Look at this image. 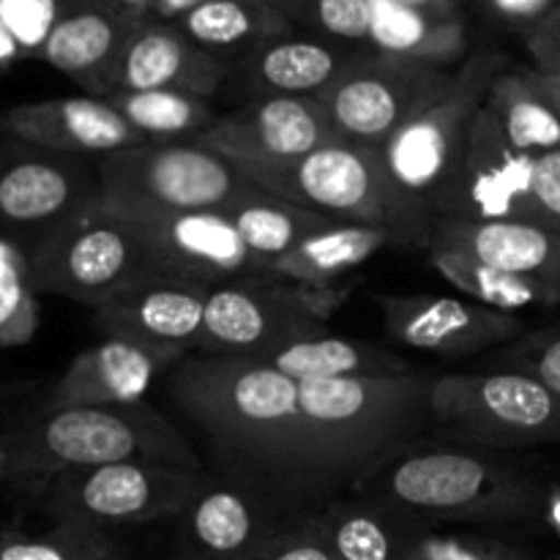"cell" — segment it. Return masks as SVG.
<instances>
[{
	"label": "cell",
	"instance_id": "13",
	"mask_svg": "<svg viewBox=\"0 0 560 560\" xmlns=\"http://www.w3.org/2000/svg\"><path fill=\"white\" fill-rule=\"evenodd\" d=\"M109 211L129 228L156 273L191 279L208 288L244 277H266L222 211Z\"/></svg>",
	"mask_w": 560,
	"mask_h": 560
},
{
	"label": "cell",
	"instance_id": "9",
	"mask_svg": "<svg viewBox=\"0 0 560 560\" xmlns=\"http://www.w3.org/2000/svg\"><path fill=\"white\" fill-rule=\"evenodd\" d=\"M206 479V470L135 459L55 476L27 495L52 523L109 530L118 525L178 520Z\"/></svg>",
	"mask_w": 560,
	"mask_h": 560
},
{
	"label": "cell",
	"instance_id": "6",
	"mask_svg": "<svg viewBox=\"0 0 560 560\" xmlns=\"http://www.w3.org/2000/svg\"><path fill=\"white\" fill-rule=\"evenodd\" d=\"M96 173L104 206L142 211H224L255 186L200 140H142L96 159Z\"/></svg>",
	"mask_w": 560,
	"mask_h": 560
},
{
	"label": "cell",
	"instance_id": "20",
	"mask_svg": "<svg viewBox=\"0 0 560 560\" xmlns=\"http://www.w3.org/2000/svg\"><path fill=\"white\" fill-rule=\"evenodd\" d=\"M279 523L249 492L224 479H206L178 517L167 560H249Z\"/></svg>",
	"mask_w": 560,
	"mask_h": 560
},
{
	"label": "cell",
	"instance_id": "12",
	"mask_svg": "<svg viewBox=\"0 0 560 560\" xmlns=\"http://www.w3.org/2000/svg\"><path fill=\"white\" fill-rule=\"evenodd\" d=\"M452 74L377 52H361L328 91L317 96L337 137L381 148L427 102L448 85Z\"/></svg>",
	"mask_w": 560,
	"mask_h": 560
},
{
	"label": "cell",
	"instance_id": "15",
	"mask_svg": "<svg viewBox=\"0 0 560 560\" xmlns=\"http://www.w3.org/2000/svg\"><path fill=\"white\" fill-rule=\"evenodd\" d=\"M331 140L337 131L323 104L310 96L249 98L219 115L200 137L238 170L295 162Z\"/></svg>",
	"mask_w": 560,
	"mask_h": 560
},
{
	"label": "cell",
	"instance_id": "14",
	"mask_svg": "<svg viewBox=\"0 0 560 560\" xmlns=\"http://www.w3.org/2000/svg\"><path fill=\"white\" fill-rule=\"evenodd\" d=\"M534 162L509 142L495 115L481 107L470 120L457 175L435 219L545 224L534 200Z\"/></svg>",
	"mask_w": 560,
	"mask_h": 560
},
{
	"label": "cell",
	"instance_id": "18",
	"mask_svg": "<svg viewBox=\"0 0 560 560\" xmlns=\"http://www.w3.org/2000/svg\"><path fill=\"white\" fill-rule=\"evenodd\" d=\"M184 355L153 350L131 339L104 337L74 355L49 388L42 408H124L140 405L159 377L170 375Z\"/></svg>",
	"mask_w": 560,
	"mask_h": 560
},
{
	"label": "cell",
	"instance_id": "45",
	"mask_svg": "<svg viewBox=\"0 0 560 560\" xmlns=\"http://www.w3.org/2000/svg\"><path fill=\"white\" fill-rule=\"evenodd\" d=\"M104 3L113 5L115 11L129 16V20L137 22V25H145V22H151L153 3H156V0H104Z\"/></svg>",
	"mask_w": 560,
	"mask_h": 560
},
{
	"label": "cell",
	"instance_id": "10",
	"mask_svg": "<svg viewBox=\"0 0 560 560\" xmlns=\"http://www.w3.org/2000/svg\"><path fill=\"white\" fill-rule=\"evenodd\" d=\"M27 271L36 295H58L88 310L156 273L129 228L102 200L33 244Z\"/></svg>",
	"mask_w": 560,
	"mask_h": 560
},
{
	"label": "cell",
	"instance_id": "33",
	"mask_svg": "<svg viewBox=\"0 0 560 560\" xmlns=\"http://www.w3.org/2000/svg\"><path fill=\"white\" fill-rule=\"evenodd\" d=\"M109 104L129 120L142 140H200L219 118L211 98L178 91H120Z\"/></svg>",
	"mask_w": 560,
	"mask_h": 560
},
{
	"label": "cell",
	"instance_id": "2",
	"mask_svg": "<svg viewBox=\"0 0 560 560\" xmlns=\"http://www.w3.org/2000/svg\"><path fill=\"white\" fill-rule=\"evenodd\" d=\"M135 459L206 470L184 432L145 402L38 408L0 430V481L25 492L71 470Z\"/></svg>",
	"mask_w": 560,
	"mask_h": 560
},
{
	"label": "cell",
	"instance_id": "23",
	"mask_svg": "<svg viewBox=\"0 0 560 560\" xmlns=\"http://www.w3.org/2000/svg\"><path fill=\"white\" fill-rule=\"evenodd\" d=\"M427 246H446L520 273L560 295V230L534 222H476L441 217L432 222Z\"/></svg>",
	"mask_w": 560,
	"mask_h": 560
},
{
	"label": "cell",
	"instance_id": "37",
	"mask_svg": "<svg viewBox=\"0 0 560 560\" xmlns=\"http://www.w3.org/2000/svg\"><path fill=\"white\" fill-rule=\"evenodd\" d=\"M74 0H0V22L11 31L25 58H42L47 38Z\"/></svg>",
	"mask_w": 560,
	"mask_h": 560
},
{
	"label": "cell",
	"instance_id": "17",
	"mask_svg": "<svg viewBox=\"0 0 560 560\" xmlns=\"http://www.w3.org/2000/svg\"><path fill=\"white\" fill-rule=\"evenodd\" d=\"M208 293V284L170 273H151L107 304L91 310L93 326L104 337L131 339L145 348L167 350L186 359L200 342Z\"/></svg>",
	"mask_w": 560,
	"mask_h": 560
},
{
	"label": "cell",
	"instance_id": "38",
	"mask_svg": "<svg viewBox=\"0 0 560 560\" xmlns=\"http://www.w3.org/2000/svg\"><path fill=\"white\" fill-rule=\"evenodd\" d=\"M405 560H530L523 550L498 539L463 534H435L424 528L408 547Z\"/></svg>",
	"mask_w": 560,
	"mask_h": 560
},
{
	"label": "cell",
	"instance_id": "34",
	"mask_svg": "<svg viewBox=\"0 0 560 560\" xmlns=\"http://www.w3.org/2000/svg\"><path fill=\"white\" fill-rule=\"evenodd\" d=\"M120 550L109 530L77 523H52L44 534L0 536V560H107Z\"/></svg>",
	"mask_w": 560,
	"mask_h": 560
},
{
	"label": "cell",
	"instance_id": "30",
	"mask_svg": "<svg viewBox=\"0 0 560 560\" xmlns=\"http://www.w3.org/2000/svg\"><path fill=\"white\" fill-rule=\"evenodd\" d=\"M222 213L233 222V228L244 238L246 249L252 252V257L260 262L266 273L271 271L273 262L290 255L301 241H306L328 224H337L334 219L268 195L257 184L244 197L230 202Z\"/></svg>",
	"mask_w": 560,
	"mask_h": 560
},
{
	"label": "cell",
	"instance_id": "31",
	"mask_svg": "<svg viewBox=\"0 0 560 560\" xmlns=\"http://www.w3.org/2000/svg\"><path fill=\"white\" fill-rule=\"evenodd\" d=\"M485 107L525 156L539 159L560 151V115L536 88L530 71H501L487 93Z\"/></svg>",
	"mask_w": 560,
	"mask_h": 560
},
{
	"label": "cell",
	"instance_id": "4",
	"mask_svg": "<svg viewBox=\"0 0 560 560\" xmlns=\"http://www.w3.org/2000/svg\"><path fill=\"white\" fill-rule=\"evenodd\" d=\"M241 173L268 195L334 222L386 228L405 244L430 241L432 219L397 189L381 148L337 137L295 162Z\"/></svg>",
	"mask_w": 560,
	"mask_h": 560
},
{
	"label": "cell",
	"instance_id": "25",
	"mask_svg": "<svg viewBox=\"0 0 560 560\" xmlns=\"http://www.w3.org/2000/svg\"><path fill=\"white\" fill-rule=\"evenodd\" d=\"M249 361L268 366L290 381H353V377H394L410 375L413 364L394 350L364 339L312 334L277 345Z\"/></svg>",
	"mask_w": 560,
	"mask_h": 560
},
{
	"label": "cell",
	"instance_id": "22",
	"mask_svg": "<svg viewBox=\"0 0 560 560\" xmlns=\"http://www.w3.org/2000/svg\"><path fill=\"white\" fill-rule=\"evenodd\" d=\"M233 74V66L197 47L178 25L145 22L131 33L120 58V91H178L211 98Z\"/></svg>",
	"mask_w": 560,
	"mask_h": 560
},
{
	"label": "cell",
	"instance_id": "47",
	"mask_svg": "<svg viewBox=\"0 0 560 560\" xmlns=\"http://www.w3.org/2000/svg\"><path fill=\"white\" fill-rule=\"evenodd\" d=\"M530 77H534L536 88H539L541 93H545L547 102L552 104V109L560 115V77H550V74H541V71H530Z\"/></svg>",
	"mask_w": 560,
	"mask_h": 560
},
{
	"label": "cell",
	"instance_id": "26",
	"mask_svg": "<svg viewBox=\"0 0 560 560\" xmlns=\"http://www.w3.org/2000/svg\"><path fill=\"white\" fill-rule=\"evenodd\" d=\"M310 517L339 560H405L410 541L427 528L386 503L353 492Z\"/></svg>",
	"mask_w": 560,
	"mask_h": 560
},
{
	"label": "cell",
	"instance_id": "44",
	"mask_svg": "<svg viewBox=\"0 0 560 560\" xmlns=\"http://www.w3.org/2000/svg\"><path fill=\"white\" fill-rule=\"evenodd\" d=\"M200 3H206V0H156L153 3L151 22H170V25H175L180 16H186Z\"/></svg>",
	"mask_w": 560,
	"mask_h": 560
},
{
	"label": "cell",
	"instance_id": "32",
	"mask_svg": "<svg viewBox=\"0 0 560 560\" xmlns=\"http://www.w3.org/2000/svg\"><path fill=\"white\" fill-rule=\"evenodd\" d=\"M430 262L448 284L459 290L465 299L492 306L501 312L528 310V306H560L556 290L545 288L520 273L503 271L485 260L465 255V252L446 249V246H430Z\"/></svg>",
	"mask_w": 560,
	"mask_h": 560
},
{
	"label": "cell",
	"instance_id": "40",
	"mask_svg": "<svg viewBox=\"0 0 560 560\" xmlns=\"http://www.w3.org/2000/svg\"><path fill=\"white\" fill-rule=\"evenodd\" d=\"M501 370L536 377L560 397V331H539L514 342L501 355Z\"/></svg>",
	"mask_w": 560,
	"mask_h": 560
},
{
	"label": "cell",
	"instance_id": "11",
	"mask_svg": "<svg viewBox=\"0 0 560 560\" xmlns=\"http://www.w3.org/2000/svg\"><path fill=\"white\" fill-rule=\"evenodd\" d=\"M102 200L96 162L5 135L0 140V238L33 244Z\"/></svg>",
	"mask_w": 560,
	"mask_h": 560
},
{
	"label": "cell",
	"instance_id": "7",
	"mask_svg": "<svg viewBox=\"0 0 560 560\" xmlns=\"http://www.w3.org/2000/svg\"><path fill=\"white\" fill-rule=\"evenodd\" d=\"M350 284H299L279 277H244L211 288L197 355L252 359L277 345L328 331Z\"/></svg>",
	"mask_w": 560,
	"mask_h": 560
},
{
	"label": "cell",
	"instance_id": "41",
	"mask_svg": "<svg viewBox=\"0 0 560 560\" xmlns=\"http://www.w3.org/2000/svg\"><path fill=\"white\" fill-rule=\"evenodd\" d=\"M525 44H528L536 71L560 77V5L530 25V31L525 33Z\"/></svg>",
	"mask_w": 560,
	"mask_h": 560
},
{
	"label": "cell",
	"instance_id": "16",
	"mask_svg": "<svg viewBox=\"0 0 560 560\" xmlns=\"http://www.w3.org/2000/svg\"><path fill=\"white\" fill-rule=\"evenodd\" d=\"M375 301L388 339L443 359L485 353L523 334V320L517 315L492 310L465 295L377 293Z\"/></svg>",
	"mask_w": 560,
	"mask_h": 560
},
{
	"label": "cell",
	"instance_id": "19",
	"mask_svg": "<svg viewBox=\"0 0 560 560\" xmlns=\"http://www.w3.org/2000/svg\"><path fill=\"white\" fill-rule=\"evenodd\" d=\"M0 126L16 140L88 159H102L142 142L129 120L109 104V98L88 93L16 104L0 115Z\"/></svg>",
	"mask_w": 560,
	"mask_h": 560
},
{
	"label": "cell",
	"instance_id": "36",
	"mask_svg": "<svg viewBox=\"0 0 560 560\" xmlns=\"http://www.w3.org/2000/svg\"><path fill=\"white\" fill-rule=\"evenodd\" d=\"M290 25H304L326 42L370 44V0H262Z\"/></svg>",
	"mask_w": 560,
	"mask_h": 560
},
{
	"label": "cell",
	"instance_id": "48",
	"mask_svg": "<svg viewBox=\"0 0 560 560\" xmlns=\"http://www.w3.org/2000/svg\"><path fill=\"white\" fill-rule=\"evenodd\" d=\"M399 3L416 5V9H424V11H443V14H448L446 0H399Z\"/></svg>",
	"mask_w": 560,
	"mask_h": 560
},
{
	"label": "cell",
	"instance_id": "43",
	"mask_svg": "<svg viewBox=\"0 0 560 560\" xmlns=\"http://www.w3.org/2000/svg\"><path fill=\"white\" fill-rule=\"evenodd\" d=\"M492 9L514 22H539L556 9V0H490Z\"/></svg>",
	"mask_w": 560,
	"mask_h": 560
},
{
	"label": "cell",
	"instance_id": "50",
	"mask_svg": "<svg viewBox=\"0 0 560 560\" xmlns=\"http://www.w3.org/2000/svg\"><path fill=\"white\" fill-rule=\"evenodd\" d=\"M107 560H135V558H131V556H129V552H126V550H124V547H120V550H118V552H115V556H109Z\"/></svg>",
	"mask_w": 560,
	"mask_h": 560
},
{
	"label": "cell",
	"instance_id": "5",
	"mask_svg": "<svg viewBox=\"0 0 560 560\" xmlns=\"http://www.w3.org/2000/svg\"><path fill=\"white\" fill-rule=\"evenodd\" d=\"M501 71V55H474L432 102L381 145V156L397 189L432 222L457 175L470 120L485 107L487 93Z\"/></svg>",
	"mask_w": 560,
	"mask_h": 560
},
{
	"label": "cell",
	"instance_id": "29",
	"mask_svg": "<svg viewBox=\"0 0 560 560\" xmlns=\"http://www.w3.org/2000/svg\"><path fill=\"white\" fill-rule=\"evenodd\" d=\"M175 25L206 52L235 66L273 38L293 36L295 27L262 0H206Z\"/></svg>",
	"mask_w": 560,
	"mask_h": 560
},
{
	"label": "cell",
	"instance_id": "35",
	"mask_svg": "<svg viewBox=\"0 0 560 560\" xmlns=\"http://www.w3.org/2000/svg\"><path fill=\"white\" fill-rule=\"evenodd\" d=\"M38 328V304L31 288L27 252L0 238V350L22 348Z\"/></svg>",
	"mask_w": 560,
	"mask_h": 560
},
{
	"label": "cell",
	"instance_id": "24",
	"mask_svg": "<svg viewBox=\"0 0 560 560\" xmlns=\"http://www.w3.org/2000/svg\"><path fill=\"white\" fill-rule=\"evenodd\" d=\"M359 55L361 52L348 49V44L326 42V38L282 36L266 42L244 60H238L233 66V74L238 77V85L249 98H317L339 80V74Z\"/></svg>",
	"mask_w": 560,
	"mask_h": 560
},
{
	"label": "cell",
	"instance_id": "39",
	"mask_svg": "<svg viewBox=\"0 0 560 560\" xmlns=\"http://www.w3.org/2000/svg\"><path fill=\"white\" fill-rule=\"evenodd\" d=\"M249 560H339L337 552L328 547L323 534L317 530L315 520L301 517L277 525L266 539L260 541Z\"/></svg>",
	"mask_w": 560,
	"mask_h": 560
},
{
	"label": "cell",
	"instance_id": "1",
	"mask_svg": "<svg viewBox=\"0 0 560 560\" xmlns=\"http://www.w3.org/2000/svg\"><path fill=\"white\" fill-rule=\"evenodd\" d=\"M432 377L290 381L249 359L191 353L167 375V392L219 479L290 523L350 495L413 446L430 424Z\"/></svg>",
	"mask_w": 560,
	"mask_h": 560
},
{
	"label": "cell",
	"instance_id": "28",
	"mask_svg": "<svg viewBox=\"0 0 560 560\" xmlns=\"http://www.w3.org/2000/svg\"><path fill=\"white\" fill-rule=\"evenodd\" d=\"M388 244H405V241L392 230L372 228V224H328L301 241L282 260L273 262L268 277L299 284H320V288L348 282V273L364 266Z\"/></svg>",
	"mask_w": 560,
	"mask_h": 560
},
{
	"label": "cell",
	"instance_id": "3",
	"mask_svg": "<svg viewBox=\"0 0 560 560\" xmlns=\"http://www.w3.org/2000/svg\"><path fill=\"white\" fill-rule=\"evenodd\" d=\"M353 495L372 498L419 523H514L539 509L525 474L479 448L408 446L366 476Z\"/></svg>",
	"mask_w": 560,
	"mask_h": 560
},
{
	"label": "cell",
	"instance_id": "46",
	"mask_svg": "<svg viewBox=\"0 0 560 560\" xmlns=\"http://www.w3.org/2000/svg\"><path fill=\"white\" fill-rule=\"evenodd\" d=\"M25 58V52H22V47L16 44V38L11 36L9 27L0 22V71H9L14 69L16 63H22Z\"/></svg>",
	"mask_w": 560,
	"mask_h": 560
},
{
	"label": "cell",
	"instance_id": "21",
	"mask_svg": "<svg viewBox=\"0 0 560 560\" xmlns=\"http://www.w3.org/2000/svg\"><path fill=\"white\" fill-rule=\"evenodd\" d=\"M137 22L104 0H74L42 49V60L85 88L88 96L109 98L118 88L120 58Z\"/></svg>",
	"mask_w": 560,
	"mask_h": 560
},
{
	"label": "cell",
	"instance_id": "42",
	"mask_svg": "<svg viewBox=\"0 0 560 560\" xmlns=\"http://www.w3.org/2000/svg\"><path fill=\"white\" fill-rule=\"evenodd\" d=\"M534 200L547 228L560 230V151L534 162Z\"/></svg>",
	"mask_w": 560,
	"mask_h": 560
},
{
	"label": "cell",
	"instance_id": "8",
	"mask_svg": "<svg viewBox=\"0 0 560 560\" xmlns=\"http://www.w3.org/2000/svg\"><path fill=\"white\" fill-rule=\"evenodd\" d=\"M430 424L481 448L560 441V397L514 370L435 375L427 392Z\"/></svg>",
	"mask_w": 560,
	"mask_h": 560
},
{
	"label": "cell",
	"instance_id": "49",
	"mask_svg": "<svg viewBox=\"0 0 560 560\" xmlns=\"http://www.w3.org/2000/svg\"><path fill=\"white\" fill-rule=\"evenodd\" d=\"M550 514H552V525H558L560 528V498H552Z\"/></svg>",
	"mask_w": 560,
	"mask_h": 560
},
{
	"label": "cell",
	"instance_id": "27",
	"mask_svg": "<svg viewBox=\"0 0 560 560\" xmlns=\"http://www.w3.org/2000/svg\"><path fill=\"white\" fill-rule=\"evenodd\" d=\"M370 47L386 58L443 69L465 52V31L457 16L443 11L370 0Z\"/></svg>",
	"mask_w": 560,
	"mask_h": 560
}]
</instances>
